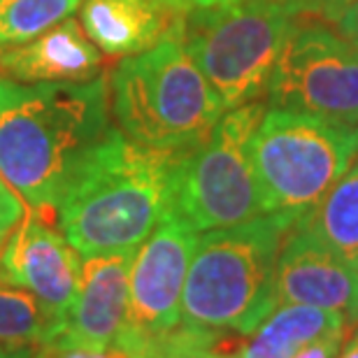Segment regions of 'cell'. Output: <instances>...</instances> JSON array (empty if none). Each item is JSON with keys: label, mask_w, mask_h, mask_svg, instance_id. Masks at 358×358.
<instances>
[{"label": "cell", "mask_w": 358, "mask_h": 358, "mask_svg": "<svg viewBox=\"0 0 358 358\" xmlns=\"http://www.w3.org/2000/svg\"><path fill=\"white\" fill-rule=\"evenodd\" d=\"M110 80L17 82L0 77V177L28 210L56 217L93 147L110 131Z\"/></svg>", "instance_id": "cell-1"}, {"label": "cell", "mask_w": 358, "mask_h": 358, "mask_svg": "<svg viewBox=\"0 0 358 358\" xmlns=\"http://www.w3.org/2000/svg\"><path fill=\"white\" fill-rule=\"evenodd\" d=\"M182 152H161L110 128L93 147L56 210L80 256L138 252L168 214Z\"/></svg>", "instance_id": "cell-2"}, {"label": "cell", "mask_w": 358, "mask_h": 358, "mask_svg": "<svg viewBox=\"0 0 358 358\" xmlns=\"http://www.w3.org/2000/svg\"><path fill=\"white\" fill-rule=\"evenodd\" d=\"M284 214L198 233L182 296V324L249 335L279 305L277 259L293 226Z\"/></svg>", "instance_id": "cell-3"}, {"label": "cell", "mask_w": 358, "mask_h": 358, "mask_svg": "<svg viewBox=\"0 0 358 358\" xmlns=\"http://www.w3.org/2000/svg\"><path fill=\"white\" fill-rule=\"evenodd\" d=\"M177 21L154 47L124 56L110 75V107L117 128L161 152L198 147L226 112L186 52Z\"/></svg>", "instance_id": "cell-4"}, {"label": "cell", "mask_w": 358, "mask_h": 358, "mask_svg": "<svg viewBox=\"0 0 358 358\" xmlns=\"http://www.w3.org/2000/svg\"><path fill=\"white\" fill-rule=\"evenodd\" d=\"M298 17L279 0H231L179 14L177 33L226 110L268 96Z\"/></svg>", "instance_id": "cell-5"}, {"label": "cell", "mask_w": 358, "mask_h": 358, "mask_svg": "<svg viewBox=\"0 0 358 358\" xmlns=\"http://www.w3.org/2000/svg\"><path fill=\"white\" fill-rule=\"evenodd\" d=\"M249 154L266 214L300 219L358 159V131L268 107Z\"/></svg>", "instance_id": "cell-6"}, {"label": "cell", "mask_w": 358, "mask_h": 358, "mask_svg": "<svg viewBox=\"0 0 358 358\" xmlns=\"http://www.w3.org/2000/svg\"><path fill=\"white\" fill-rule=\"evenodd\" d=\"M268 105L226 110L210 138L177 159L168 212L193 233L231 228L266 214L249 142Z\"/></svg>", "instance_id": "cell-7"}, {"label": "cell", "mask_w": 358, "mask_h": 358, "mask_svg": "<svg viewBox=\"0 0 358 358\" xmlns=\"http://www.w3.org/2000/svg\"><path fill=\"white\" fill-rule=\"evenodd\" d=\"M268 107L358 131V45L321 19H296L268 87Z\"/></svg>", "instance_id": "cell-8"}, {"label": "cell", "mask_w": 358, "mask_h": 358, "mask_svg": "<svg viewBox=\"0 0 358 358\" xmlns=\"http://www.w3.org/2000/svg\"><path fill=\"white\" fill-rule=\"evenodd\" d=\"M198 233L166 214L131 263L128 319L117 345L142 358L182 324V296Z\"/></svg>", "instance_id": "cell-9"}, {"label": "cell", "mask_w": 358, "mask_h": 358, "mask_svg": "<svg viewBox=\"0 0 358 358\" xmlns=\"http://www.w3.org/2000/svg\"><path fill=\"white\" fill-rule=\"evenodd\" d=\"M80 279V252L45 214L28 210L0 249V282L33 293L61 326Z\"/></svg>", "instance_id": "cell-10"}, {"label": "cell", "mask_w": 358, "mask_h": 358, "mask_svg": "<svg viewBox=\"0 0 358 358\" xmlns=\"http://www.w3.org/2000/svg\"><path fill=\"white\" fill-rule=\"evenodd\" d=\"M277 303L312 305L358 321V268L328 249L303 219L286 231L277 259Z\"/></svg>", "instance_id": "cell-11"}, {"label": "cell", "mask_w": 358, "mask_h": 358, "mask_svg": "<svg viewBox=\"0 0 358 358\" xmlns=\"http://www.w3.org/2000/svg\"><path fill=\"white\" fill-rule=\"evenodd\" d=\"M133 254L135 252L84 256L77 296L47 345L91 349L117 345L128 319Z\"/></svg>", "instance_id": "cell-12"}, {"label": "cell", "mask_w": 358, "mask_h": 358, "mask_svg": "<svg viewBox=\"0 0 358 358\" xmlns=\"http://www.w3.org/2000/svg\"><path fill=\"white\" fill-rule=\"evenodd\" d=\"M103 52L87 38L80 19H63L38 38L0 49V70L10 80L35 82H91L100 77Z\"/></svg>", "instance_id": "cell-13"}, {"label": "cell", "mask_w": 358, "mask_h": 358, "mask_svg": "<svg viewBox=\"0 0 358 358\" xmlns=\"http://www.w3.org/2000/svg\"><path fill=\"white\" fill-rule=\"evenodd\" d=\"M179 19L156 0H82L80 24L105 56L140 54L154 47Z\"/></svg>", "instance_id": "cell-14"}, {"label": "cell", "mask_w": 358, "mask_h": 358, "mask_svg": "<svg viewBox=\"0 0 358 358\" xmlns=\"http://www.w3.org/2000/svg\"><path fill=\"white\" fill-rule=\"evenodd\" d=\"M347 319L340 312L312 305L279 303L259 324L256 331L242 335L233 356L238 358H293L300 349L338 331H345ZM231 354V352H228Z\"/></svg>", "instance_id": "cell-15"}, {"label": "cell", "mask_w": 358, "mask_h": 358, "mask_svg": "<svg viewBox=\"0 0 358 358\" xmlns=\"http://www.w3.org/2000/svg\"><path fill=\"white\" fill-rule=\"evenodd\" d=\"M300 219L328 249L358 268V159L324 200Z\"/></svg>", "instance_id": "cell-16"}, {"label": "cell", "mask_w": 358, "mask_h": 358, "mask_svg": "<svg viewBox=\"0 0 358 358\" xmlns=\"http://www.w3.org/2000/svg\"><path fill=\"white\" fill-rule=\"evenodd\" d=\"M56 328L59 321L33 293L0 286V345L42 347Z\"/></svg>", "instance_id": "cell-17"}, {"label": "cell", "mask_w": 358, "mask_h": 358, "mask_svg": "<svg viewBox=\"0 0 358 358\" xmlns=\"http://www.w3.org/2000/svg\"><path fill=\"white\" fill-rule=\"evenodd\" d=\"M80 5L82 0H0V49L38 38Z\"/></svg>", "instance_id": "cell-18"}, {"label": "cell", "mask_w": 358, "mask_h": 358, "mask_svg": "<svg viewBox=\"0 0 358 358\" xmlns=\"http://www.w3.org/2000/svg\"><path fill=\"white\" fill-rule=\"evenodd\" d=\"M293 17L321 19L328 24H338L340 17L354 0H279Z\"/></svg>", "instance_id": "cell-19"}, {"label": "cell", "mask_w": 358, "mask_h": 358, "mask_svg": "<svg viewBox=\"0 0 358 358\" xmlns=\"http://www.w3.org/2000/svg\"><path fill=\"white\" fill-rule=\"evenodd\" d=\"M26 212L28 207L19 198V193L0 177V249H3L5 240L10 238V233L17 228L19 221L26 217Z\"/></svg>", "instance_id": "cell-20"}, {"label": "cell", "mask_w": 358, "mask_h": 358, "mask_svg": "<svg viewBox=\"0 0 358 358\" xmlns=\"http://www.w3.org/2000/svg\"><path fill=\"white\" fill-rule=\"evenodd\" d=\"M35 358H135V354L128 352V349L121 347V345H112L107 349L45 345V347H38Z\"/></svg>", "instance_id": "cell-21"}, {"label": "cell", "mask_w": 358, "mask_h": 358, "mask_svg": "<svg viewBox=\"0 0 358 358\" xmlns=\"http://www.w3.org/2000/svg\"><path fill=\"white\" fill-rule=\"evenodd\" d=\"M342 338H345V331L331 333L326 338L307 345L305 349H300L293 358H338L342 352Z\"/></svg>", "instance_id": "cell-22"}, {"label": "cell", "mask_w": 358, "mask_h": 358, "mask_svg": "<svg viewBox=\"0 0 358 358\" xmlns=\"http://www.w3.org/2000/svg\"><path fill=\"white\" fill-rule=\"evenodd\" d=\"M335 26H338V31L342 35H347L354 45H358V0H354V3L347 7L345 14H342Z\"/></svg>", "instance_id": "cell-23"}, {"label": "cell", "mask_w": 358, "mask_h": 358, "mask_svg": "<svg viewBox=\"0 0 358 358\" xmlns=\"http://www.w3.org/2000/svg\"><path fill=\"white\" fill-rule=\"evenodd\" d=\"M156 3L166 5L168 10H173V12L186 14L191 10H200V7H214V5L231 3V0H156Z\"/></svg>", "instance_id": "cell-24"}, {"label": "cell", "mask_w": 358, "mask_h": 358, "mask_svg": "<svg viewBox=\"0 0 358 358\" xmlns=\"http://www.w3.org/2000/svg\"><path fill=\"white\" fill-rule=\"evenodd\" d=\"M38 347L28 345H0V358H35Z\"/></svg>", "instance_id": "cell-25"}, {"label": "cell", "mask_w": 358, "mask_h": 358, "mask_svg": "<svg viewBox=\"0 0 358 358\" xmlns=\"http://www.w3.org/2000/svg\"><path fill=\"white\" fill-rule=\"evenodd\" d=\"M142 358H184V356L175 352V349H170L168 345H163V342H159V345H154Z\"/></svg>", "instance_id": "cell-26"}, {"label": "cell", "mask_w": 358, "mask_h": 358, "mask_svg": "<svg viewBox=\"0 0 358 358\" xmlns=\"http://www.w3.org/2000/svg\"><path fill=\"white\" fill-rule=\"evenodd\" d=\"M338 358H358V328L352 333V338L347 340V345L342 347Z\"/></svg>", "instance_id": "cell-27"}]
</instances>
